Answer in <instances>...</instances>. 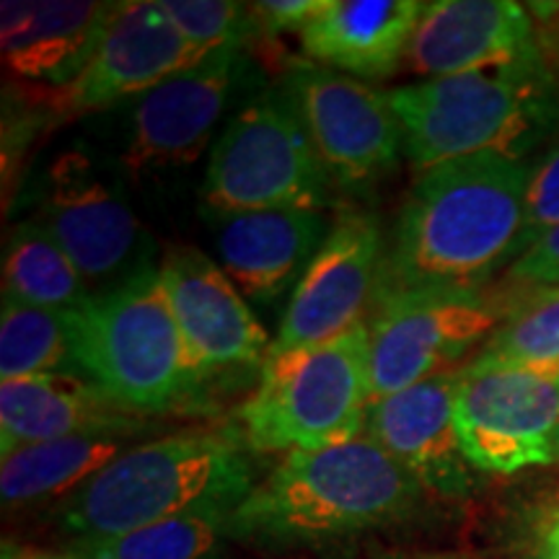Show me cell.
I'll return each instance as SVG.
<instances>
[{
	"mask_svg": "<svg viewBox=\"0 0 559 559\" xmlns=\"http://www.w3.org/2000/svg\"><path fill=\"white\" fill-rule=\"evenodd\" d=\"M419 481L376 440L360 436L319 451H293L234 510L230 531L267 547L321 544L404 521Z\"/></svg>",
	"mask_w": 559,
	"mask_h": 559,
	"instance_id": "7a4b0ae2",
	"label": "cell"
},
{
	"mask_svg": "<svg viewBox=\"0 0 559 559\" xmlns=\"http://www.w3.org/2000/svg\"><path fill=\"white\" fill-rule=\"evenodd\" d=\"M508 280L513 285L528 288H557L559 285V228L544 236L531 247L521 260H515L508 270Z\"/></svg>",
	"mask_w": 559,
	"mask_h": 559,
	"instance_id": "f546056e",
	"label": "cell"
},
{
	"mask_svg": "<svg viewBox=\"0 0 559 559\" xmlns=\"http://www.w3.org/2000/svg\"><path fill=\"white\" fill-rule=\"evenodd\" d=\"M555 461H559V428L555 432Z\"/></svg>",
	"mask_w": 559,
	"mask_h": 559,
	"instance_id": "836d02e7",
	"label": "cell"
},
{
	"mask_svg": "<svg viewBox=\"0 0 559 559\" xmlns=\"http://www.w3.org/2000/svg\"><path fill=\"white\" fill-rule=\"evenodd\" d=\"M234 510L215 508L179 515L109 539L73 542L88 559H207L230 531Z\"/></svg>",
	"mask_w": 559,
	"mask_h": 559,
	"instance_id": "d4e9b609",
	"label": "cell"
},
{
	"mask_svg": "<svg viewBox=\"0 0 559 559\" xmlns=\"http://www.w3.org/2000/svg\"><path fill=\"white\" fill-rule=\"evenodd\" d=\"M461 368L383 396L368 407L366 436L381 445L440 498H464L474 485L456 432V389Z\"/></svg>",
	"mask_w": 559,
	"mask_h": 559,
	"instance_id": "e0dca14e",
	"label": "cell"
},
{
	"mask_svg": "<svg viewBox=\"0 0 559 559\" xmlns=\"http://www.w3.org/2000/svg\"><path fill=\"white\" fill-rule=\"evenodd\" d=\"M531 559H559V510L544 521L534 542V557Z\"/></svg>",
	"mask_w": 559,
	"mask_h": 559,
	"instance_id": "d6a6232c",
	"label": "cell"
},
{
	"mask_svg": "<svg viewBox=\"0 0 559 559\" xmlns=\"http://www.w3.org/2000/svg\"><path fill=\"white\" fill-rule=\"evenodd\" d=\"M200 60L158 0L109 3L94 58L70 86L52 91V115L75 117L138 99Z\"/></svg>",
	"mask_w": 559,
	"mask_h": 559,
	"instance_id": "9a60e30c",
	"label": "cell"
},
{
	"mask_svg": "<svg viewBox=\"0 0 559 559\" xmlns=\"http://www.w3.org/2000/svg\"><path fill=\"white\" fill-rule=\"evenodd\" d=\"M324 0H260L249 3L251 16H254L257 32L264 37H280V34H300L317 16Z\"/></svg>",
	"mask_w": 559,
	"mask_h": 559,
	"instance_id": "f1b7e54d",
	"label": "cell"
},
{
	"mask_svg": "<svg viewBox=\"0 0 559 559\" xmlns=\"http://www.w3.org/2000/svg\"><path fill=\"white\" fill-rule=\"evenodd\" d=\"M247 68L243 47H223L138 96L124 132V171L143 177L194 164L213 140Z\"/></svg>",
	"mask_w": 559,
	"mask_h": 559,
	"instance_id": "4fadbf2b",
	"label": "cell"
},
{
	"mask_svg": "<svg viewBox=\"0 0 559 559\" xmlns=\"http://www.w3.org/2000/svg\"><path fill=\"white\" fill-rule=\"evenodd\" d=\"M3 559H88V555L75 547V544H70L68 549H37V547H24V544H16V542H5Z\"/></svg>",
	"mask_w": 559,
	"mask_h": 559,
	"instance_id": "1f68e13d",
	"label": "cell"
},
{
	"mask_svg": "<svg viewBox=\"0 0 559 559\" xmlns=\"http://www.w3.org/2000/svg\"><path fill=\"white\" fill-rule=\"evenodd\" d=\"M160 9L200 58L223 47H247L257 37L249 3L230 0H158Z\"/></svg>",
	"mask_w": 559,
	"mask_h": 559,
	"instance_id": "4316f807",
	"label": "cell"
},
{
	"mask_svg": "<svg viewBox=\"0 0 559 559\" xmlns=\"http://www.w3.org/2000/svg\"><path fill=\"white\" fill-rule=\"evenodd\" d=\"M128 451L124 436H73L24 445L0 461L3 508L39 506L73 495Z\"/></svg>",
	"mask_w": 559,
	"mask_h": 559,
	"instance_id": "7402d4cb",
	"label": "cell"
},
{
	"mask_svg": "<svg viewBox=\"0 0 559 559\" xmlns=\"http://www.w3.org/2000/svg\"><path fill=\"white\" fill-rule=\"evenodd\" d=\"M383 236L376 215L340 210L304 277L293 288L280 332L264 360L330 345L366 324L368 306L379 300L383 277Z\"/></svg>",
	"mask_w": 559,
	"mask_h": 559,
	"instance_id": "7c38bea8",
	"label": "cell"
},
{
	"mask_svg": "<svg viewBox=\"0 0 559 559\" xmlns=\"http://www.w3.org/2000/svg\"><path fill=\"white\" fill-rule=\"evenodd\" d=\"M158 275L194 381L262 370L272 342L218 262L194 247H171Z\"/></svg>",
	"mask_w": 559,
	"mask_h": 559,
	"instance_id": "5bb4252c",
	"label": "cell"
},
{
	"mask_svg": "<svg viewBox=\"0 0 559 559\" xmlns=\"http://www.w3.org/2000/svg\"><path fill=\"white\" fill-rule=\"evenodd\" d=\"M368 337L366 321L330 345L264 360L239 407L249 449L288 456L360 438L370 407Z\"/></svg>",
	"mask_w": 559,
	"mask_h": 559,
	"instance_id": "8992f818",
	"label": "cell"
},
{
	"mask_svg": "<svg viewBox=\"0 0 559 559\" xmlns=\"http://www.w3.org/2000/svg\"><path fill=\"white\" fill-rule=\"evenodd\" d=\"M34 376H81L66 313L3 296L0 311V381ZM83 379V376H81Z\"/></svg>",
	"mask_w": 559,
	"mask_h": 559,
	"instance_id": "cb8c5ba5",
	"label": "cell"
},
{
	"mask_svg": "<svg viewBox=\"0 0 559 559\" xmlns=\"http://www.w3.org/2000/svg\"><path fill=\"white\" fill-rule=\"evenodd\" d=\"M280 88L334 187L362 190L394 169L404 130L386 94L311 60L293 62Z\"/></svg>",
	"mask_w": 559,
	"mask_h": 559,
	"instance_id": "30bf717a",
	"label": "cell"
},
{
	"mask_svg": "<svg viewBox=\"0 0 559 559\" xmlns=\"http://www.w3.org/2000/svg\"><path fill=\"white\" fill-rule=\"evenodd\" d=\"M528 5L513 0H432L425 3L404 66L419 81L453 79L536 58Z\"/></svg>",
	"mask_w": 559,
	"mask_h": 559,
	"instance_id": "2e32d148",
	"label": "cell"
},
{
	"mask_svg": "<svg viewBox=\"0 0 559 559\" xmlns=\"http://www.w3.org/2000/svg\"><path fill=\"white\" fill-rule=\"evenodd\" d=\"M419 0H324L300 32L306 58L358 81L394 75L423 16Z\"/></svg>",
	"mask_w": 559,
	"mask_h": 559,
	"instance_id": "ffe728a7",
	"label": "cell"
},
{
	"mask_svg": "<svg viewBox=\"0 0 559 559\" xmlns=\"http://www.w3.org/2000/svg\"><path fill=\"white\" fill-rule=\"evenodd\" d=\"M145 419L81 376L0 381V453L73 436H130Z\"/></svg>",
	"mask_w": 559,
	"mask_h": 559,
	"instance_id": "44dd1931",
	"label": "cell"
},
{
	"mask_svg": "<svg viewBox=\"0 0 559 559\" xmlns=\"http://www.w3.org/2000/svg\"><path fill=\"white\" fill-rule=\"evenodd\" d=\"M417 174L469 156L523 160L559 122L555 73L542 55L508 68L389 91Z\"/></svg>",
	"mask_w": 559,
	"mask_h": 559,
	"instance_id": "277c9868",
	"label": "cell"
},
{
	"mask_svg": "<svg viewBox=\"0 0 559 559\" xmlns=\"http://www.w3.org/2000/svg\"><path fill=\"white\" fill-rule=\"evenodd\" d=\"M66 319L79 373L132 415L179 409L198 383L160 285L158 264L94 293Z\"/></svg>",
	"mask_w": 559,
	"mask_h": 559,
	"instance_id": "5b68a950",
	"label": "cell"
},
{
	"mask_svg": "<svg viewBox=\"0 0 559 559\" xmlns=\"http://www.w3.org/2000/svg\"><path fill=\"white\" fill-rule=\"evenodd\" d=\"M3 296L60 313L81 309L94 296L88 283L37 221H21L3 247Z\"/></svg>",
	"mask_w": 559,
	"mask_h": 559,
	"instance_id": "603a6c76",
	"label": "cell"
},
{
	"mask_svg": "<svg viewBox=\"0 0 559 559\" xmlns=\"http://www.w3.org/2000/svg\"><path fill=\"white\" fill-rule=\"evenodd\" d=\"M251 489L249 456L234 438L187 430L124 451L60 500L55 521L73 542L109 539L202 510H236Z\"/></svg>",
	"mask_w": 559,
	"mask_h": 559,
	"instance_id": "3957f363",
	"label": "cell"
},
{
	"mask_svg": "<svg viewBox=\"0 0 559 559\" xmlns=\"http://www.w3.org/2000/svg\"><path fill=\"white\" fill-rule=\"evenodd\" d=\"M510 309L485 290H412L376 300L368 319L370 404L453 370Z\"/></svg>",
	"mask_w": 559,
	"mask_h": 559,
	"instance_id": "9c48e42d",
	"label": "cell"
},
{
	"mask_svg": "<svg viewBox=\"0 0 559 559\" xmlns=\"http://www.w3.org/2000/svg\"><path fill=\"white\" fill-rule=\"evenodd\" d=\"M528 166L506 156L417 174L383 260L379 300L412 290H481L515 257Z\"/></svg>",
	"mask_w": 559,
	"mask_h": 559,
	"instance_id": "6da1fadb",
	"label": "cell"
},
{
	"mask_svg": "<svg viewBox=\"0 0 559 559\" xmlns=\"http://www.w3.org/2000/svg\"><path fill=\"white\" fill-rule=\"evenodd\" d=\"M531 19L536 26V45L551 73H559V3H531Z\"/></svg>",
	"mask_w": 559,
	"mask_h": 559,
	"instance_id": "4dcf8cb0",
	"label": "cell"
},
{
	"mask_svg": "<svg viewBox=\"0 0 559 559\" xmlns=\"http://www.w3.org/2000/svg\"><path fill=\"white\" fill-rule=\"evenodd\" d=\"M469 368H559V285L534 288L513 304Z\"/></svg>",
	"mask_w": 559,
	"mask_h": 559,
	"instance_id": "484cf974",
	"label": "cell"
},
{
	"mask_svg": "<svg viewBox=\"0 0 559 559\" xmlns=\"http://www.w3.org/2000/svg\"><path fill=\"white\" fill-rule=\"evenodd\" d=\"M555 228H559V145L528 171L523 226L513 262L521 260L531 247H536Z\"/></svg>",
	"mask_w": 559,
	"mask_h": 559,
	"instance_id": "83f0119b",
	"label": "cell"
},
{
	"mask_svg": "<svg viewBox=\"0 0 559 559\" xmlns=\"http://www.w3.org/2000/svg\"><path fill=\"white\" fill-rule=\"evenodd\" d=\"M202 215L213 230L221 270L243 298L260 306L296 288L332 230L324 210L215 213L202 207Z\"/></svg>",
	"mask_w": 559,
	"mask_h": 559,
	"instance_id": "ac0fdd59",
	"label": "cell"
},
{
	"mask_svg": "<svg viewBox=\"0 0 559 559\" xmlns=\"http://www.w3.org/2000/svg\"><path fill=\"white\" fill-rule=\"evenodd\" d=\"M34 221L60 243L94 293L156 264L122 174L86 143L68 145L47 164Z\"/></svg>",
	"mask_w": 559,
	"mask_h": 559,
	"instance_id": "ba28073f",
	"label": "cell"
},
{
	"mask_svg": "<svg viewBox=\"0 0 559 559\" xmlns=\"http://www.w3.org/2000/svg\"><path fill=\"white\" fill-rule=\"evenodd\" d=\"M332 179L283 88L230 117L210 151L202 207L215 213L326 210Z\"/></svg>",
	"mask_w": 559,
	"mask_h": 559,
	"instance_id": "52a82bcc",
	"label": "cell"
},
{
	"mask_svg": "<svg viewBox=\"0 0 559 559\" xmlns=\"http://www.w3.org/2000/svg\"><path fill=\"white\" fill-rule=\"evenodd\" d=\"M417 559H451V557H417Z\"/></svg>",
	"mask_w": 559,
	"mask_h": 559,
	"instance_id": "e575fe53",
	"label": "cell"
},
{
	"mask_svg": "<svg viewBox=\"0 0 559 559\" xmlns=\"http://www.w3.org/2000/svg\"><path fill=\"white\" fill-rule=\"evenodd\" d=\"M109 3L5 0L0 11L3 66L13 79L60 91L86 70L99 45Z\"/></svg>",
	"mask_w": 559,
	"mask_h": 559,
	"instance_id": "d6986e66",
	"label": "cell"
},
{
	"mask_svg": "<svg viewBox=\"0 0 559 559\" xmlns=\"http://www.w3.org/2000/svg\"><path fill=\"white\" fill-rule=\"evenodd\" d=\"M559 368H461L456 432L474 469L519 474L555 461Z\"/></svg>",
	"mask_w": 559,
	"mask_h": 559,
	"instance_id": "8fae6325",
	"label": "cell"
}]
</instances>
